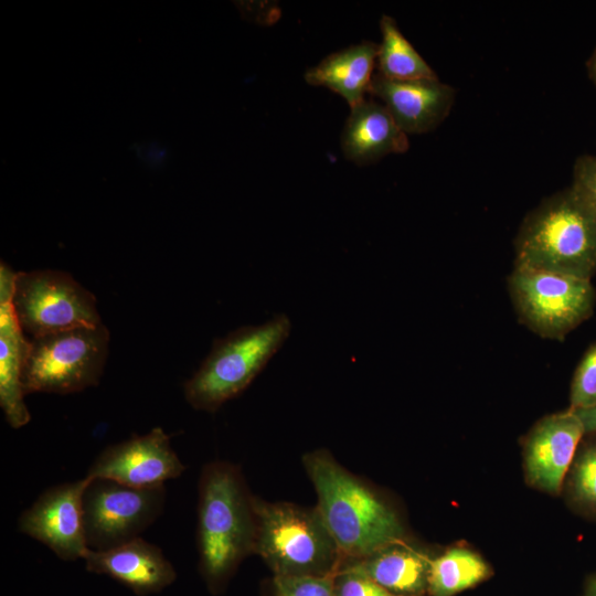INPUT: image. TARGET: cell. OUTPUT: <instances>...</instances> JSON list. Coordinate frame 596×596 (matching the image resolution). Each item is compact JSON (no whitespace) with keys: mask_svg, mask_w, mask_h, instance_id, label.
<instances>
[{"mask_svg":"<svg viewBox=\"0 0 596 596\" xmlns=\"http://www.w3.org/2000/svg\"><path fill=\"white\" fill-rule=\"evenodd\" d=\"M11 302L32 338L102 323L95 296L61 270L17 272Z\"/></svg>","mask_w":596,"mask_h":596,"instance_id":"8","label":"cell"},{"mask_svg":"<svg viewBox=\"0 0 596 596\" xmlns=\"http://www.w3.org/2000/svg\"><path fill=\"white\" fill-rule=\"evenodd\" d=\"M83 520L88 550L104 551L140 538L163 512L164 486L139 488L104 478H88Z\"/></svg>","mask_w":596,"mask_h":596,"instance_id":"9","label":"cell"},{"mask_svg":"<svg viewBox=\"0 0 596 596\" xmlns=\"http://www.w3.org/2000/svg\"><path fill=\"white\" fill-rule=\"evenodd\" d=\"M185 466L173 450L170 436L160 427L105 448L86 477L150 488L180 477Z\"/></svg>","mask_w":596,"mask_h":596,"instance_id":"11","label":"cell"},{"mask_svg":"<svg viewBox=\"0 0 596 596\" xmlns=\"http://www.w3.org/2000/svg\"><path fill=\"white\" fill-rule=\"evenodd\" d=\"M585 596H596V577L588 584Z\"/></svg>","mask_w":596,"mask_h":596,"instance_id":"28","label":"cell"},{"mask_svg":"<svg viewBox=\"0 0 596 596\" xmlns=\"http://www.w3.org/2000/svg\"><path fill=\"white\" fill-rule=\"evenodd\" d=\"M369 93L382 102L406 135L436 128L449 114L455 99L454 88L438 78L400 81L377 72Z\"/></svg>","mask_w":596,"mask_h":596,"instance_id":"13","label":"cell"},{"mask_svg":"<svg viewBox=\"0 0 596 596\" xmlns=\"http://www.w3.org/2000/svg\"><path fill=\"white\" fill-rule=\"evenodd\" d=\"M290 330V319L280 313L265 323L243 326L216 339L200 368L183 385L189 405L214 413L240 395L283 347Z\"/></svg>","mask_w":596,"mask_h":596,"instance_id":"5","label":"cell"},{"mask_svg":"<svg viewBox=\"0 0 596 596\" xmlns=\"http://www.w3.org/2000/svg\"><path fill=\"white\" fill-rule=\"evenodd\" d=\"M302 461L317 492L316 508L343 562L363 558L404 539V526L397 513L330 453L313 450L306 454Z\"/></svg>","mask_w":596,"mask_h":596,"instance_id":"1","label":"cell"},{"mask_svg":"<svg viewBox=\"0 0 596 596\" xmlns=\"http://www.w3.org/2000/svg\"><path fill=\"white\" fill-rule=\"evenodd\" d=\"M382 41L379 44L377 73L390 79L438 78L433 68L401 33L396 21L390 15L380 20Z\"/></svg>","mask_w":596,"mask_h":596,"instance_id":"20","label":"cell"},{"mask_svg":"<svg viewBox=\"0 0 596 596\" xmlns=\"http://www.w3.org/2000/svg\"><path fill=\"white\" fill-rule=\"evenodd\" d=\"M109 341L103 322L31 338L22 376L25 395H65L97 385Z\"/></svg>","mask_w":596,"mask_h":596,"instance_id":"6","label":"cell"},{"mask_svg":"<svg viewBox=\"0 0 596 596\" xmlns=\"http://www.w3.org/2000/svg\"><path fill=\"white\" fill-rule=\"evenodd\" d=\"M275 596H336L332 576H274Z\"/></svg>","mask_w":596,"mask_h":596,"instance_id":"23","label":"cell"},{"mask_svg":"<svg viewBox=\"0 0 596 596\" xmlns=\"http://www.w3.org/2000/svg\"><path fill=\"white\" fill-rule=\"evenodd\" d=\"M87 477L47 488L18 520L21 533L41 542L63 561L84 558L85 539L82 498Z\"/></svg>","mask_w":596,"mask_h":596,"instance_id":"10","label":"cell"},{"mask_svg":"<svg viewBox=\"0 0 596 596\" xmlns=\"http://www.w3.org/2000/svg\"><path fill=\"white\" fill-rule=\"evenodd\" d=\"M515 266L584 279L596 274V211L574 187L525 217L515 240Z\"/></svg>","mask_w":596,"mask_h":596,"instance_id":"3","label":"cell"},{"mask_svg":"<svg viewBox=\"0 0 596 596\" xmlns=\"http://www.w3.org/2000/svg\"><path fill=\"white\" fill-rule=\"evenodd\" d=\"M584 435L579 418L570 408L540 419L528 434L524 444L528 482L557 494Z\"/></svg>","mask_w":596,"mask_h":596,"instance_id":"12","label":"cell"},{"mask_svg":"<svg viewBox=\"0 0 596 596\" xmlns=\"http://www.w3.org/2000/svg\"><path fill=\"white\" fill-rule=\"evenodd\" d=\"M379 44L363 41L334 52L309 68L308 84L324 86L342 96L352 108L362 103L374 75Z\"/></svg>","mask_w":596,"mask_h":596,"instance_id":"18","label":"cell"},{"mask_svg":"<svg viewBox=\"0 0 596 596\" xmlns=\"http://www.w3.org/2000/svg\"><path fill=\"white\" fill-rule=\"evenodd\" d=\"M255 542L276 576H332L343 558L317 508L253 497Z\"/></svg>","mask_w":596,"mask_h":596,"instance_id":"4","label":"cell"},{"mask_svg":"<svg viewBox=\"0 0 596 596\" xmlns=\"http://www.w3.org/2000/svg\"><path fill=\"white\" fill-rule=\"evenodd\" d=\"M83 560L88 572L107 575L139 596L161 592L177 577L161 549L141 536L113 549L88 550Z\"/></svg>","mask_w":596,"mask_h":596,"instance_id":"15","label":"cell"},{"mask_svg":"<svg viewBox=\"0 0 596 596\" xmlns=\"http://www.w3.org/2000/svg\"><path fill=\"white\" fill-rule=\"evenodd\" d=\"M574 187L596 211V156L578 157L573 168Z\"/></svg>","mask_w":596,"mask_h":596,"instance_id":"25","label":"cell"},{"mask_svg":"<svg viewBox=\"0 0 596 596\" xmlns=\"http://www.w3.org/2000/svg\"><path fill=\"white\" fill-rule=\"evenodd\" d=\"M572 411L579 418L585 434H596V406Z\"/></svg>","mask_w":596,"mask_h":596,"instance_id":"26","label":"cell"},{"mask_svg":"<svg viewBox=\"0 0 596 596\" xmlns=\"http://www.w3.org/2000/svg\"><path fill=\"white\" fill-rule=\"evenodd\" d=\"M255 513L241 470L227 461L204 466L199 480L196 541L199 567L213 593L221 592L238 564L253 553Z\"/></svg>","mask_w":596,"mask_h":596,"instance_id":"2","label":"cell"},{"mask_svg":"<svg viewBox=\"0 0 596 596\" xmlns=\"http://www.w3.org/2000/svg\"><path fill=\"white\" fill-rule=\"evenodd\" d=\"M588 70H589L590 77L593 78V81L596 84V49H595V51L593 52V54H592V56L589 58Z\"/></svg>","mask_w":596,"mask_h":596,"instance_id":"27","label":"cell"},{"mask_svg":"<svg viewBox=\"0 0 596 596\" xmlns=\"http://www.w3.org/2000/svg\"><path fill=\"white\" fill-rule=\"evenodd\" d=\"M408 146L406 134L382 103L364 99L351 108L341 135V149L348 160L369 164L405 152Z\"/></svg>","mask_w":596,"mask_h":596,"instance_id":"16","label":"cell"},{"mask_svg":"<svg viewBox=\"0 0 596 596\" xmlns=\"http://www.w3.org/2000/svg\"><path fill=\"white\" fill-rule=\"evenodd\" d=\"M491 575L486 561L465 547H451L430 560L427 592L430 596H454Z\"/></svg>","mask_w":596,"mask_h":596,"instance_id":"19","label":"cell"},{"mask_svg":"<svg viewBox=\"0 0 596 596\" xmlns=\"http://www.w3.org/2000/svg\"><path fill=\"white\" fill-rule=\"evenodd\" d=\"M570 469V489L574 500L596 510V437L578 451Z\"/></svg>","mask_w":596,"mask_h":596,"instance_id":"21","label":"cell"},{"mask_svg":"<svg viewBox=\"0 0 596 596\" xmlns=\"http://www.w3.org/2000/svg\"><path fill=\"white\" fill-rule=\"evenodd\" d=\"M571 409L596 406V341L583 354L573 374Z\"/></svg>","mask_w":596,"mask_h":596,"instance_id":"22","label":"cell"},{"mask_svg":"<svg viewBox=\"0 0 596 596\" xmlns=\"http://www.w3.org/2000/svg\"><path fill=\"white\" fill-rule=\"evenodd\" d=\"M509 290L519 319L542 338L563 340L594 312L590 279L515 266Z\"/></svg>","mask_w":596,"mask_h":596,"instance_id":"7","label":"cell"},{"mask_svg":"<svg viewBox=\"0 0 596 596\" xmlns=\"http://www.w3.org/2000/svg\"><path fill=\"white\" fill-rule=\"evenodd\" d=\"M430 560L403 540L341 565L356 570L397 596H421L427 592Z\"/></svg>","mask_w":596,"mask_h":596,"instance_id":"17","label":"cell"},{"mask_svg":"<svg viewBox=\"0 0 596 596\" xmlns=\"http://www.w3.org/2000/svg\"><path fill=\"white\" fill-rule=\"evenodd\" d=\"M333 588L336 596H397L345 565L333 575Z\"/></svg>","mask_w":596,"mask_h":596,"instance_id":"24","label":"cell"},{"mask_svg":"<svg viewBox=\"0 0 596 596\" xmlns=\"http://www.w3.org/2000/svg\"><path fill=\"white\" fill-rule=\"evenodd\" d=\"M15 273L4 263L0 265V406L12 428L31 421L24 403L23 370L30 340L25 339L11 298Z\"/></svg>","mask_w":596,"mask_h":596,"instance_id":"14","label":"cell"}]
</instances>
